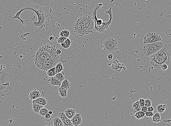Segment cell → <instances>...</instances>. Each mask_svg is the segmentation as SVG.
<instances>
[{
  "label": "cell",
  "mask_w": 171,
  "mask_h": 126,
  "mask_svg": "<svg viewBox=\"0 0 171 126\" xmlns=\"http://www.w3.org/2000/svg\"><path fill=\"white\" fill-rule=\"evenodd\" d=\"M54 45L46 44L40 47L34 55V60L37 67L41 64L49 63L55 67L60 62V55L56 53V49Z\"/></svg>",
  "instance_id": "1"
},
{
  "label": "cell",
  "mask_w": 171,
  "mask_h": 126,
  "mask_svg": "<svg viewBox=\"0 0 171 126\" xmlns=\"http://www.w3.org/2000/svg\"><path fill=\"white\" fill-rule=\"evenodd\" d=\"M150 56L151 64L158 69H161V65L163 64H166L169 65L171 62V54L165 47Z\"/></svg>",
  "instance_id": "2"
},
{
  "label": "cell",
  "mask_w": 171,
  "mask_h": 126,
  "mask_svg": "<svg viewBox=\"0 0 171 126\" xmlns=\"http://www.w3.org/2000/svg\"><path fill=\"white\" fill-rule=\"evenodd\" d=\"M20 10L22 12L26 10H32L36 13L37 15L38 21H35L33 19H31L33 21L32 25L35 28L43 31L48 29L49 24L46 22V19L49 16V15L44 13L42 9L36 10L30 6H27L24 8H22Z\"/></svg>",
  "instance_id": "3"
},
{
  "label": "cell",
  "mask_w": 171,
  "mask_h": 126,
  "mask_svg": "<svg viewBox=\"0 0 171 126\" xmlns=\"http://www.w3.org/2000/svg\"><path fill=\"white\" fill-rule=\"evenodd\" d=\"M106 14H109L110 16V19L107 22H103L102 19H97L94 20V31H96L99 33H103L105 30L109 27L112 21V12L111 8L108 10L105 11Z\"/></svg>",
  "instance_id": "4"
},
{
  "label": "cell",
  "mask_w": 171,
  "mask_h": 126,
  "mask_svg": "<svg viewBox=\"0 0 171 126\" xmlns=\"http://www.w3.org/2000/svg\"><path fill=\"white\" fill-rule=\"evenodd\" d=\"M163 42H157L153 43L144 44L143 47V51L146 57L150 56L164 47Z\"/></svg>",
  "instance_id": "5"
},
{
  "label": "cell",
  "mask_w": 171,
  "mask_h": 126,
  "mask_svg": "<svg viewBox=\"0 0 171 126\" xmlns=\"http://www.w3.org/2000/svg\"><path fill=\"white\" fill-rule=\"evenodd\" d=\"M100 46L102 49L108 52H114L118 49L117 40L111 38H108Z\"/></svg>",
  "instance_id": "6"
},
{
  "label": "cell",
  "mask_w": 171,
  "mask_h": 126,
  "mask_svg": "<svg viewBox=\"0 0 171 126\" xmlns=\"http://www.w3.org/2000/svg\"><path fill=\"white\" fill-rule=\"evenodd\" d=\"M73 31L79 36H84L85 35L90 34L87 28L80 21L79 18L78 19L73 23Z\"/></svg>",
  "instance_id": "7"
},
{
  "label": "cell",
  "mask_w": 171,
  "mask_h": 126,
  "mask_svg": "<svg viewBox=\"0 0 171 126\" xmlns=\"http://www.w3.org/2000/svg\"><path fill=\"white\" fill-rule=\"evenodd\" d=\"M79 19L87 28L89 33H93L94 32V21L92 16L86 15Z\"/></svg>",
  "instance_id": "8"
},
{
  "label": "cell",
  "mask_w": 171,
  "mask_h": 126,
  "mask_svg": "<svg viewBox=\"0 0 171 126\" xmlns=\"http://www.w3.org/2000/svg\"><path fill=\"white\" fill-rule=\"evenodd\" d=\"M162 41V38L158 33L153 32L148 33L145 36L144 39V44L153 43Z\"/></svg>",
  "instance_id": "9"
},
{
  "label": "cell",
  "mask_w": 171,
  "mask_h": 126,
  "mask_svg": "<svg viewBox=\"0 0 171 126\" xmlns=\"http://www.w3.org/2000/svg\"><path fill=\"white\" fill-rule=\"evenodd\" d=\"M12 75L7 72L4 69L0 71V85H10V82Z\"/></svg>",
  "instance_id": "10"
},
{
  "label": "cell",
  "mask_w": 171,
  "mask_h": 126,
  "mask_svg": "<svg viewBox=\"0 0 171 126\" xmlns=\"http://www.w3.org/2000/svg\"><path fill=\"white\" fill-rule=\"evenodd\" d=\"M58 117L61 119L63 123L64 126H73L71 121V120L68 118L66 116L65 113H64L61 112L60 113H59Z\"/></svg>",
  "instance_id": "11"
},
{
  "label": "cell",
  "mask_w": 171,
  "mask_h": 126,
  "mask_svg": "<svg viewBox=\"0 0 171 126\" xmlns=\"http://www.w3.org/2000/svg\"><path fill=\"white\" fill-rule=\"evenodd\" d=\"M71 120L73 126H78L82 123V118L79 113H75Z\"/></svg>",
  "instance_id": "12"
},
{
  "label": "cell",
  "mask_w": 171,
  "mask_h": 126,
  "mask_svg": "<svg viewBox=\"0 0 171 126\" xmlns=\"http://www.w3.org/2000/svg\"><path fill=\"white\" fill-rule=\"evenodd\" d=\"M32 3L37 6H49L51 0H30Z\"/></svg>",
  "instance_id": "13"
},
{
  "label": "cell",
  "mask_w": 171,
  "mask_h": 126,
  "mask_svg": "<svg viewBox=\"0 0 171 126\" xmlns=\"http://www.w3.org/2000/svg\"><path fill=\"white\" fill-rule=\"evenodd\" d=\"M40 97V93L39 91L35 89L34 90L30 92L29 95V99L31 101H33L34 100Z\"/></svg>",
  "instance_id": "14"
},
{
  "label": "cell",
  "mask_w": 171,
  "mask_h": 126,
  "mask_svg": "<svg viewBox=\"0 0 171 126\" xmlns=\"http://www.w3.org/2000/svg\"><path fill=\"white\" fill-rule=\"evenodd\" d=\"M32 103H36L43 106L46 105L48 103L47 100L45 98L43 97H40L32 101Z\"/></svg>",
  "instance_id": "15"
},
{
  "label": "cell",
  "mask_w": 171,
  "mask_h": 126,
  "mask_svg": "<svg viewBox=\"0 0 171 126\" xmlns=\"http://www.w3.org/2000/svg\"><path fill=\"white\" fill-rule=\"evenodd\" d=\"M48 81L49 82L50 84L52 86H61V82L58 80L54 76L51 77H49Z\"/></svg>",
  "instance_id": "16"
},
{
  "label": "cell",
  "mask_w": 171,
  "mask_h": 126,
  "mask_svg": "<svg viewBox=\"0 0 171 126\" xmlns=\"http://www.w3.org/2000/svg\"><path fill=\"white\" fill-rule=\"evenodd\" d=\"M64 113L66 116L71 120L75 114L76 111L73 109H68L65 110Z\"/></svg>",
  "instance_id": "17"
},
{
  "label": "cell",
  "mask_w": 171,
  "mask_h": 126,
  "mask_svg": "<svg viewBox=\"0 0 171 126\" xmlns=\"http://www.w3.org/2000/svg\"><path fill=\"white\" fill-rule=\"evenodd\" d=\"M43 107H44L43 106L38 104L36 103H32V107H33V110L35 113H39L40 109Z\"/></svg>",
  "instance_id": "18"
},
{
  "label": "cell",
  "mask_w": 171,
  "mask_h": 126,
  "mask_svg": "<svg viewBox=\"0 0 171 126\" xmlns=\"http://www.w3.org/2000/svg\"><path fill=\"white\" fill-rule=\"evenodd\" d=\"M70 86H71V84H70V83L69 82L68 80L67 79H65L61 82V84L60 87H61V88H63L65 89L68 90L70 88Z\"/></svg>",
  "instance_id": "19"
},
{
  "label": "cell",
  "mask_w": 171,
  "mask_h": 126,
  "mask_svg": "<svg viewBox=\"0 0 171 126\" xmlns=\"http://www.w3.org/2000/svg\"><path fill=\"white\" fill-rule=\"evenodd\" d=\"M67 91L68 90L67 89H65L61 87L58 89L59 95L63 98H65L67 96Z\"/></svg>",
  "instance_id": "20"
},
{
  "label": "cell",
  "mask_w": 171,
  "mask_h": 126,
  "mask_svg": "<svg viewBox=\"0 0 171 126\" xmlns=\"http://www.w3.org/2000/svg\"><path fill=\"white\" fill-rule=\"evenodd\" d=\"M53 124L54 126H63L62 120L59 117H55L53 119Z\"/></svg>",
  "instance_id": "21"
},
{
  "label": "cell",
  "mask_w": 171,
  "mask_h": 126,
  "mask_svg": "<svg viewBox=\"0 0 171 126\" xmlns=\"http://www.w3.org/2000/svg\"><path fill=\"white\" fill-rule=\"evenodd\" d=\"M161 120L160 115L159 112L156 113L152 116V121L153 123H159Z\"/></svg>",
  "instance_id": "22"
},
{
  "label": "cell",
  "mask_w": 171,
  "mask_h": 126,
  "mask_svg": "<svg viewBox=\"0 0 171 126\" xmlns=\"http://www.w3.org/2000/svg\"><path fill=\"white\" fill-rule=\"evenodd\" d=\"M57 74V73L55 67L52 68L51 69H49L48 71H47V74L49 77L54 76Z\"/></svg>",
  "instance_id": "23"
},
{
  "label": "cell",
  "mask_w": 171,
  "mask_h": 126,
  "mask_svg": "<svg viewBox=\"0 0 171 126\" xmlns=\"http://www.w3.org/2000/svg\"><path fill=\"white\" fill-rule=\"evenodd\" d=\"M166 109H167V106L165 104V105H163L162 104H159L158 105L157 107V112L160 113L164 112Z\"/></svg>",
  "instance_id": "24"
},
{
  "label": "cell",
  "mask_w": 171,
  "mask_h": 126,
  "mask_svg": "<svg viewBox=\"0 0 171 126\" xmlns=\"http://www.w3.org/2000/svg\"><path fill=\"white\" fill-rule=\"evenodd\" d=\"M132 106L133 109H134L135 112H136L141 111V107L139 104V101H137L134 103L133 104Z\"/></svg>",
  "instance_id": "25"
},
{
  "label": "cell",
  "mask_w": 171,
  "mask_h": 126,
  "mask_svg": "<svg viewBox=\"0 0 171 126\" xmlns=\"http://www.w3.org/2000/svg\"><path fill=\"white\" fill-rule=\"evenodd\" d=\"M70 35V32L67 30H63L61 31L60 33V37H64V38H69Z\"/></svg>",
  "instance_id": "26"
},
{
  "label": "cell",
  "mask_w": 171,
  "mask_h": 126,
  "mask_svg": "<svg viewBox=\"0 0 171 126\" xmlns=\"http://www.w3.org/2000/svg\"><path fill=\"white\" fill-rule=\"evenodd\" d=\"M54 76L58 80H59L61 82H62L65 79L64 74L63 73H61V72L57 73Z\"/></svg>",
  "instance_id": "27"
},
{
  "label": "cell",
  "mask_w": 171,
  "mask_h": 126,
  "mask_svg": "<svg viewBox=\"0 0 171 126\" xmlns=\"http://www.w3.org/2000/svg\"><path fill=\"white\" fill-rule=\"evenodd\" d=\"M145 115V113L141 111L136 112L135 115V117L138 120H139L141 118H143Z\"/></svg>",
  "instance_id": "28"
},
{
  "label": "cell",
  "mask_w": 171,
  "mask_h": 126,
  "mask_svg": "<svg viewBox=\"0 0 171 126\" xmlns=\"http://www.w3.org/2000/svg\"><path fill=\"white\" fill-rule=\"evenodd\" d=\"M55 67V69H56V71H57V73L62 72L63 71L64 68L63 65L60 62L56 64Z\"/></svg>",
  "instance_id": "29"
},
{
  "label": "cell",
  "mask_w": 171,
  "mask_h": 126,
  "mask_svg": "<svg viewBox=\"0 0 171 126\" xmlns=\"http://www.w3.org/2000/svg\"><path fill=\"white\" fill-rule=\"evenodd\" d=\"M49 111L48 109L43 107L40 109L39 111V114L40 115L44 117L46 114L48 113Z\"/></svg>",
  "instance_id": "30"
},
{
  "label": "cell",
  "mask_w": 171,
  "mask_h": 126,
  "mask_svg": "<svg viewBox=\"0 0 171 126\" xmlns=\"http://www.w3.org/2000/svg\"><path fill=\"white\" fill-rule=\"evenodd\" d=\"M57 39L58 43L61 44V43H63L65 42L67 38L60 36L59 38H57Z\"/></svg>",
  "instance_id": "31"
},
{
  "label": "cell",
  "mask_w": 171,
  "mask_h": 126,
  "mask_svg": "<svg viewBox=\"0 0 171 126\" xmlns=\"http://www.w3.org/2000/svg\"><path fill=\"white\" fill-rule=\"evenodd\" d=\"M145 106L147 107H148L151 106V101L149 99L145 100Z\"/></svg>",
  "instance_id": "32"
},
{
  "label": "cell",
  "mask_w": 171,
  "mask_h": 126,
  "mask_svg": "<svg viewBox=\"0 0 171 126\" xmlns=\"http://www.w3.org/2000/svg\"><path fill=\"white\" fill-rule=\"evenodd\" d=\"M44 117H45V120L47 122H49L51 120V115H50L49 113L46 114Z\"/></svg>",
  "instance_id": "33"
},
{
  "label": "cell",
  "mask_w": 171,
  "mask_h": 126,
  "mask_svg": "<svg viewBox=\"0 0 171 126\" xmlns=\"http://www.w3.org/2000/svg\"><path fill=\"white\" fill-rule=\"evenodd\" d=\"M168 65L167 64H162L161 66V69L163 71H165L168 69Z\"/></svg>",
  "instance_id": "34"
},
{
  "label": "cell",
  "mask_w": 171,
  "mask_h": 126,
  "mask_svg": "<svg viewBox=\"0 0 171 126\" xmlns=\"http://www.w3.org/2000/svg\"><path fill=\"white\" fill-rule=\"evenodd\" d=\"M64 42H65V44H66L67 46H69L70 47V45H71V44H72V42L71 41V40H70L69 38H67Z\"/></svg>",
  "instance_id": "35"
},
{
  "label": "cell",
  "mask_w": 171,
  "mask_h": 126,
  "mask_svg": "<svg viewBox=\"0 0 171 126\" xmlns=\"http://www.w3.org/2000/svg\"><path fill=\"white\" fill-rule=\"evenodd\" d=\"M139 104L141 107L145 106V99L141 98L139 100Z\"/></svg>",
  "instance_id": "36"
},
{
  "label": "cell",
  "mask_w": 171,
  "mask_h": 126,
  "mask_svg": "<svg viewBox=\"0 0 171 126\" xmlns=\"http://www.w3.org/2000/svg\"><path fill=\"white\" fill-rule=\"evenodd\" d=\"M145 115L148 117H152L153 116V115H154L153 113V112H145Z\"/></svg>",
  "instance_id": "37"
},
{
  "label": "cell",
  "mask_w": 171,
  "mask_h": 126,
  "mask_svg": "<svg viewBox=\"0 0 171 126\" xmlns=\"http://www.w3.org/2000/svg\"><path fill=\"white\" fill-rule=\"evenodd\" d=\"M147 107L145 106H144L141 107V111L143 112H144L145 113L147 112Z\"/></svg>",
  "instance_id": "38"
},
{
  "label": "cell",
  "mask_w": 171,
  "mask_h": 126,
  "mask_svg": "<svg viewBox=\"0 0 171 126\" xmlns=\"http://www.w3.org/2000/svg\"><path fill=\"white\" fill-rule=\"evenodd\" d=\"M154 108L153 107L151 106H149V107H147V112H153L154 111Z\"/></svg>",
  "instance_id": "39"
},
{
  "label": "cell",
  "mask_w": 171,
  "mask_h": 126,
  "mask_svg": "<svg viewBox=\"0 0 171 126\" xmlns=\"http://www.w3.org/2000/svg\"><path fill=\"white\" fill-rule=\"evenodd\" d=\"M61 46H62L64 48H65V49H67V48H69V47L67 46V45L65 44L64 42H63V43H61Z\"/></svg>",
  "instance_id": "40"
},
{
  "label": "cell",
  "mask_w": 171,
  "mask_h": 126,
  "mask_svg": "<svg viewBox=\"0 0 171 126\" xmlns=\"http://www.w3.org/2000/svg\"><path fill=\"white\" fill-rule=\"evenodd\" d=\"M61 49L60 48V49H57L56 50V53H57V55H60L61 54Z\"/></svg>",
  "instance_id": "41"
},
{
  "label": "cell",
  "mask_w": 171,
  "mask_h": 126,
  "mask_svg": "<svg viewBox=\"0 0 171 126\" xmlns=\"http://www.w3.org/2000/svg\"><path fill=\"white\" fill-rule=\"evenodd\" d=\"M113 55H112V54H109L108 55V59L109 60H111L113 59Z\"/></svg>",
  "instance_id": "42"
},
{
  "label": "cell",
  "mask_w": 171,
  "mask_h": 126,
  "mask_svg": "<svg viewBox=\"0 0 171 126\" xmlns=\"http://www.w3.org/2000/svg\"><path fill=\"white\" fill-rule=\"evenodd\" d=\"M55 38L54 36H51L49 37V41L52 42L54 40Z\"/></svg>",
  "instance_id": "43"
},
{
  "label": "cell",
  "mask_w": 171,
  "mask_h": 126,
  "mask_svg": "<svg viewBox=\"0 0 171 126\" xmlns=\"http://www.w3.org/2000/svg\"><path fill=\"white\" fill-rule=\"evenodd\" d=\"M3 69H4V68H3V65L2 64L0 65V71H2Z\"/></svg>",
  "instance_id": "44"
},
{
  "label": "cell",
  "mask_w": 171,
  "mask_h": 126,
  "mask_svg": "<svg viewBox=\"0 0 171 126\" xmlns=\"http://www.w3.org/2000/svg\"><path fill=\"white\" fill-rule=\"evenodd\" d=\"M48 113H49V114H50V115H52V113H53V112H52V111H49Z\"/></svg>",
  "instance_id": "45"
},
{
  "label": "cell",
  "mask_w": 171,
  "mask_h": 126,
  "mask_svg": "<svg viewBox=\"0 0 171 126\" xmlns=\"http://www.w3.org/2000/svg\"><path fill=\"white\" fill-rule=\"evenodd\" d=\"M167 17H168V18H170L171 19V15H168L166 16Z\"/></svg>",
  "instance_id": "46"
}]
</instances>
